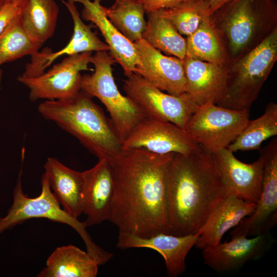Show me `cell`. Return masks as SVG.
Wrapping results in <instances>:
<instances>
[{
    "label": "cell",
    "mask_w": 277,
    "mask_h": 277,
    "mask_svg": "<svg viewBox=\"0 0 277 277\" xmlns=\"http://www.w3.org/2000/svg\"><path fill=\"white\" fill-rule=\"evenodd\" d=\"M123 89L145 117L171 122L185 129L200 106L188 92L180 95L165 93L141 75L127 77Z\"/></svg>",
    "instance_id": "9c48e42d"
},
{
    "label": "cell",
    "mask_w": 277,
    "mask_h": 277,
    "mask_svg": "<svg viewBox=\"0 0 277 277\" xmlns=\"http://www.w3.org/2000/svg\"><path fill=\"white\" fill-rule=\"evenodd\" d=\"M268 233L249 238L233 235L230 241L203 250L204 263L217 272L233 271L248 261L258 260L271 245Z\"/></svg>",
    "instance_id": "2e32d148"
},
{
    "label": "cell",
    "mask_w": 277,
    "mask_h": 277,
    "mask_svg": "<svg viewBox=\"0 0 277 277\" xmlns=\"http://www.w3.org/2000/svg\"><path fill=\"white\" fill-rule=\"evenodd\" d=\"M21 167L13 193V204L7 214L0 217V234L16 225L33 218H45L55 222L70 226L82 239L87 252L99 265L107 263L113 254L97 245L87 232L84 222H81L61 208L54 195L50 186L48 178L44 173L41 179L42 190L37 197H29L23 190Z\"/></svg>",
    "instance_id": "5b68a950"
},
{
    "label": "cell",
    "mask_w": 277,
    "mask_h": 277,
    "mask_svg": "<svg viewBox=\"0 0 277 277\" xmlns=\"http://www.w3.org/2000/svg\"><path fill=\"white\" fill-rule=\"evenodd\" d=\"M210 18L230 62L249 52L277 29L274 0H231Z\"/></svg>",
    "instance_id": "277c9868"
},
{
    "label": "cell",
    "mask_w": 277,
    "mask_h": 277,
    "mask_svg": "<svg viewBox=\"0 0 277 277\" xmlns=\"http://www.w3.org/2000/svg\"><path fill=\"white\" fill-rule=\"evenodd\" d=\"M186 42V56L217 64L225 65L230 62L210 15L205 17L195 31L187 36Z\"/></svg>",
    "instance_id": "d4e9b609"
},
{
    "label": "cell",
    "mask_w": 277,
    "mask_h": 277,
    "mask_svg": "<svg viewBox=\"0 0 277 277\" xmlns=\"http://www.w3.org/2000/svg\"><path fill=\"white\" fill-rule=\"evenodd\" d=\"M223 181L227 188L244 200L256 203L261 190L264 160L261 155L247 164L236 159L227 148L213 153Z\"/></svg>",
    "instance_id": "e0dca14e"
},
{
    "label": "cell",
    "mask_w": 277,
    "mask_h": 277,
    "mask_svg": "<svg viewBox=\"0 0 277 277\" xmlns=\"http://www.w3.org/2000/svg\"><path fill=\"white\" fill-rule=\"evenodd\" d=\"M92 55V52L68 55L39 76L25 77L19 75L17 79L28 88L31 102L69 99L81 90V72L89 70L88 65Z\"/></svg>",
    "instance_id": "30bf717a"
},
{
    "label": "cell",
    "mask_w": 277,
    "mask_h": 277,
    "mask_svg": "<svg viewBox=\"0 0 277 277\" xmlns=\"http://www.w3.org/2000/svg\"><path fill=\"white\" fill-rule=\"evenodd\" d=\"M133 44L138 57L134 73L169 94L180 95L187 92L183 60L165 55L143 38Z\"/></svg>",
    "instance_id": "4fadbf2b"
},
{
    "label": "cell",
    "mask_w": 277,
    "mask_h": 277,
    "mask_svg": "<svg viewBox=\"0 0 277 277\" xmlns=\"http://www.w3.org/2000/svg\"><path fill=\"white\" fill-rule=\"evenodd\" d=\"M183 67L187 84V92L199 106L207 103L216 104L227 86L228 64L201 61L185 56Z\"/></svg>",
    "instance_id": "d6986e66"
},
{
    "label": "cell",
    "mask_w": 277,
    "mask_h": 277,
    "mask_svg": "<svg viewBox=\"0 0 277 277\" xmlns=\"http://www.w3.org/2000/svg\"><path fill=\"white\" fill-rule=\"evenodd\" d=\"M144 148L153 153L188 155L202 148L183 128L171 122L145 117L122 143V150Z\"/></svg>",
    "instance_id": "7c38bea8"
},
{
    "label": "cell",
    "mask_w": 277,
    "mask_h": 277,
    "mask_svg": "<svg viewBox=\"0 0 277 277\" xmlns=\"http://www.w3.org/2000/svg\"><path fill=\"white\" fill-rule=\"evenodd\" d=\"M147 14L142 38L161 52L183 60L186 54V39L159 11Z\"/></svg>",
    "instance_id": "484cf974"
},
{
    "label": "cell",
    "mask_w": 277,
    "mask_h": 277,
    "mask_svg": "<svg viewBox=\"0 0 277 277\" xmlns=\"http://www.w3.org/2000/svg\"><path fill=\"white\" fill-rule=\"evenodd\" d=\"M98 264L87 252L75 246L57 247L48 258L38 277H95Z\"/></svg>",
    "instance_id": "7402d4cb"
},
{
    "label": "cell",
    "mask_w": 277,
    "mask_h": 277,
    "mask_svg": "<svg viewBox=\"0 0 277 277\" xmlns=\"http://www.w3.org/2000/svg\"><path fill=\"white\" fill-rule=\"evenodd\" d=\"M249 116V111L207 103L198 107L185 130L203 150L213 154L236 138L247 125Z\"/></svg>",
    "instance_id": "ba28073f"
},
{
    "label": "cell",
    "mask_w": 277,
    "mask_h": 277,
    "mask_svg": "<svg viewBox=\"0 0 277 277\" xmlns=\"http://www.w3.org/2000/svg\"><path fill=\"white\" fill-rule=\"evenodd\" d=\"M264 160L261 190L253 212L230 232L231 235L252 237L268 233L277 222V139L260 152Z\"/></svg>",
    "instance_id": "8fae6325"
},
{
    "label": "cell",
    "mask_w": 277,
    "mask_h": 277,
    "mask_svg": "<svg viewBox=\"0 0 277 277\" xmlns=\"http://www.w3.org/2000/svg\"><path fill=\"white\" fill-rule=\"evenodd\" d=\"M199 236L197 232L181 236L160 233L150 237L142 238L118 232L116 246L123 250L144 248L157 251L164 260L168 275L177 277L185 272L186 256L195 246Z\"/></svg>",
    "instance_id": "5bb4252c"
},
{
    "label": "cell",
    "mask_w": 277,
    "mask_h": 277,
    "mask_svg": "<svg viewBox=\"0 0 277 277\" xmlns=\"http://www.w3.org/2000/svg\"><path fill=\"white\" fill-rule=\"evenodd\" d=\"M63 2L72 18L74 24L73 34L68 44L61 50L53 52L50 49L47 48L42 51L41 58L42 66L45 69L63 55H70L86 52L109 51L108 45L102 41L91 30V26L86 25L83 22L74 2L70 0Z\"/></svg>",
    "instance_id": "cb8c5ba5"
},
{
    "label": "cell",
    "mask_w": 277,
    "mask_h": 277,
    "mask_svg": "<svg viewBox=\"0 0 277 277\" xmlns=\"http://www.w3.org/2000/svg\"><path fill=\"white\" fill-rule=\"evenodd\" d=\"M255 207V203L246 201L231 192L197 232L199 236L194 246L203 250L218 245L226 232L250 215Z\"/></svg>",
    "instance_id": "ffe728a7"
},
{
    "label": "cell",
    "mask_w": 277,
    "mask_h": 277,
    "mask_svg": "<svg viewBox=\"0 0 277 277\" xmlns=\"http://www.w3.org/2000/svg\"><path fill=\"white\" fill-rule=\"evenodd\" d=\"M37 111L75 137L98 160L109 161L123 150L110 119L92 97L82 90L69 99L45 101L38 105Z\"/></svg>",
    "instance_id": "3957f363"
},
{
    "label": "cell",
    "mask_w": 277,
    "mask_h": 277,
    "mask_svg": "<svg viewBox=\"0 0 277 277\" xmlns=\"http://www.w3.org/2000/svg\"><path fill=\"white\" fill-rule=\"evenodd\" d=\"M114 1L111 7H103L105 15L131 42L142 39L146 24L143 5L137 0Z\"/></svg>",
    "instance_id": "83f0119b"
},
{
    "label": "cell",
    "mask_w": 277,
    "mask_h": 277,
    "mask_svg": "<svg viewBox=\"0 0 277 277\" xmlns=\"http://www.w3.org/2000/svg\"><path fill=\"white\" fill-rule=\"evenodd\" d=\"M169 233H196L231 192L224 184L213 154L202 149L173 153L165 180Z\"/></svg>",
    "instance_id": "7a4b0ae2"
},
{
    "label": "cell",
    "mask_w": 277,
    "mask_h": 277,
    "mask_svg": "<svg viewBox=\"0 0 277 277\" xmlns=\"http://www.w3.org/2000/svg\"><path fill=\"white\" fill-rule=\"evenodd\" d=\"M58 13L54 0H22L18 19L28 35L43 45L55 31Z\"/></svg>",
    "instance_id": "603a6c76"
},
{
    "label": "cell",
    "mask_w": 277,
    "mask_h": 277,
    "mask_svg": "<svg viewBox=\"0 0 277 277\" xmlns=\"http://www.w3.org/2000/svg\"><path fill=\"white\" fill-rule=\"evenodd\" d=\"M4 4V2L3 0H0V10L2 8V6Z\"/></svg>",
    "instance_id": "d590c367"
},
{
    "label": "cell",
    "mask_w": 277,
    "mask_h": 277,
    "mask_svg": "<svg viewBox=\"0 0 277 277\" xmlns=\"http://www.w3.org/2000/svg\"><path fill=\"white\" fill-rule=\"evenodd\" d=\"M21 2L5 3L0 10V34L19 14Z\"/></svg>",
    "instance_id": "4dcf8cb0"
},
{
    "label": "cell",
    "mask_w": 277,
    "mask_h": 277,
    "mask_svg": "<svg viewBox=\"0 0 277 277\" xmlns=\"http://www.w3.org/2000/svg\"><path fill=\"white\" fill-rule=\"evenodd\" d=\"M82 213L87 227L109 220L114 192L112 169L106 159L98 160L91 168L83 171Z\"/></svg>",
    "instance_id": "9a60e30c"
},
{
    "label": "cell",
    "mask_w": 277,
    "mask_h": 277,
    "mask_svg": "<svg viewBox=\"0 0 277 277\" xmlns=\"http://www.w3.org/2000/svg\"><path fill=\"white\" fill-rule=\"evenodd\" d=\"M144 6L146 13L172 7L186 0H137Z\"/></svg>",
    "instance_id": "1f68e13d"
},
{
    "label": "cell",
    "mask_w": 277,
    "mask_h": 277,
    "mask_svg": "<svg viewBox=\"0 0 277 277\" xmlns=\"http://www.w3.org/2000/svg\"><path fill=\"white\" fill-rule=\"evenodd\" d=\"M277 60V29L255 48L230 61L225 92L216 105L250 111Z\"/></svg>",
    "instance_id": "8992f818"
},
{
    "label": "cell",
    "mask_w": 277,
    "mask_h": 277,
    "mask_svg": "<svg viewBox=\"0 0 277 277\" xmlns=\"http://www.w3.org/2000/svg\"><path fill=\"white\" fill-rule=\"evenodd\" d=\"M210 5L211 14L231 0H206Z\"/></svg>",
    "instance_id": "d6a6232c"
},
{
    "label": "cell",
    "mask_w": 277,
    "mask_h": 277,
    "mask_svg": "<svg viewBox=\"0 0 277 277\" xmlns=\"http://www.w3.org/2000/svg\"><path fill=\"white\" fill-rule=\"evenodd\" d=\"M2 76H3V71L0 68V85L2 82Z\"/></svg>",
    "instance_id": "e575fe53"
},
{
    "label": "cell",
    "mask_w": 277,
    "mask_h": 277,
    "mask_svg": "<svg viewBox=\"0 0 277 277\" xmlns=\"http://www.w3.org/2000/svg\"><path fill=\"white\" fill-rule=\"evenodd\" d=\"M173 154L133 148L108 161L114 180L108 221L118 232L142 238L169 233L165 180Z\"/></svg>",
    "instance_id": "6da1fadb"
},
{
    "label": "cell",
    "mask_w": 277,
    "mask_h": 277,
    "mask_svg": "<svg viewBox=\"0 0 277 277\" xmlns=\"http://www.w3.org/2000/svg\"><path fill=\"white\" fill-rule=\"evenodd\" d=\"M5 3H19L21 2V0H3Z\"/></svg>",
    "instance_id": "836d02e7"
},
{
    "label": "cell",
    "mask_w": 277,
    "mask_h": 277,
    "mask_svg": "<svg viewBox=\"0 0 277 277\" xmlns=\"http://www.w3.org/2000/svg\"><path fill=\"white\" fill-rule=\"evenodd\" d=\"M277 135V104L269 103L264 113L254 120H249L247 125L227 148L233 153L260 149L262 143Z\"/></svg>",
    "instance_id": "4316f807"
},
{
    "label": "cell",
    "mask_w": 277,
    "mask_h": 277,
    "mask_svg": "<svg viewBox=\"0 0 277 277\" xmlns=\"http://www.w3.org/2000/svg\"><path fill=\"white\" fill-rule=\"evenodd\" d=\"M18 15L0 34V66L26 55L32 56L42 46L24 30Z\"/></svg>",
    "instance_id": "f1b7e54d"
},
{
    "label": "cell",
    "mask_w": 277,
    "mask_h": 277,
    "mask_svg": "<svg viewBox=\"0 0 277 277\" xmlns=\"http://www.w3.org/2000/svg\"><path fill=\"white\" fill-rule=\"evenodd\" d=\"M44 167L52 192L63 209L78 218L82 213L83 172L72 169L52 157L47 159Z\"/></svg>",
    "instance_id": "44dd1931"
},
{
    "label": "cell",
    "mask_w": 277,
    "mask_h": 277,
    "mask_svg": "<svg viewBox=\"0 0 277 277\" xmlns=\"http://www.w3.org/2000/svg\"><path fill=\"white\" fill-rule=\"evenodd\" d=\"M115 63L108 51L96 52L90 61L94 71L91 74L82 75L81 90L96 97L105 106L123 143L145 117L135 104L118 89L111 67Z\"/></svg>",
    "instance_id": "52a82bcc"
},
{
    "label": "cell",
    "mask_w": 277,
    "mask_h": 277,
    "mask_svg": "<svg viewBox=\"0 0 277 277\" xmlns=\"http://www.w3.org/2000/svg\"><path fill=\"white\" fill-rule=\"evenodd\" d=\"M159 11L182 35L186 36L195 31L205 17L211 14L206 0H186Z\"/></svg>",
    "instance_id": "f546056e"
},
{
    "label": "cell",
    "mask_w": 277,
    "mask_h": 277,
    "mask_svg": "<svg viewBox=\"0 0 277 277\" xmlns=\"http://www.w3.org/2000/svg\"><path fill=\"white\" fill-rule=\"evenodd\" d=\"M83 4L82 18L94 24L100 30L109 47V54L119 64L127 77L135 72L138 62L133 42L121 33L105 15L101 0H70Z\"/></svg>",
    "instance_id": "ac0fdd59"
}]
</instances>
